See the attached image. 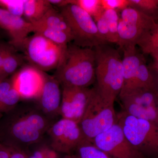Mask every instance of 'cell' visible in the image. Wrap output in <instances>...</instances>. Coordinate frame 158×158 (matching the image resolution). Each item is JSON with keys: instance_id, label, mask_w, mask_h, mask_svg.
I'll list each match as a JSON object with an SVG mask.
<instances>
[{"instance_id": "obj_1", "label": "cell", "mask_w": 158, "mask_h": 158, "mask_svg": "<svg viewBox=\"0 0 158 158\" xmlns=\"http://www.w3.org/2000/svg\"><path fill=\"white\" fill-rule=\"evenodd\" d=\"M55 122L36 103H19L0 118V142L27 151L30 146L40 142Z\"/></svg>"}, {"instance_id": "obj_2", "label": "cell", "mask_w": 158, "mask_h": 158, "mask_svg": "<svg viewBox=\"0 0 158 158\" xmlns=\"http://www.w3.org/2000/svg\"><path fill=\"white\" fill-rule=\"evenodd\" d=\"M53 76L62 87L89 88L96 80L94 49L68 45Z\"/></svg>"}, {"instance_id": "obj_3", "label": "cell", "mask_w": 158, "mask_h": 158, "mask_svg": "<svg viewBox=\"0 0 158 158\" xmlns=\"http://www.w3.org/2000/svg\"><path fill=\"white\" fill-rule=\"evenodd\" d=\"M97 90L106 101L114 103L123 88L122 59L118 51L102 45L94 48Z\"/></svg>"}, {"instance_id": "obj_4", "label": "cell", "mask_w": 158, "mask_h": 158, "mask_svg": "<svg viewBox=\"0 0 158 158\" xmlns=\"http://www.w3.org/2000/svg\"><path fill=\"white\" fill-rule=\"evenodd\" d=\"M117 123L128 140L145 158L158 156V123L137 118L123 111Z\"/></svg>"}, {"instance_id": "obj_5", "label": "cell", "mask_w": 158, "mask_h": 158, "mask_svg": "<svg viewBox=\"0 0 158 158\" xmlns=\"http://www.w3.org/2000/svg\"><path fill=\"white\" fill-rule=\"evenodd\" d=\"M116 122L114 103L104 100L95 87L79 123L85 139L92 143L96 136L109 130Z\"/></svg>"}, {"instance_id": "obj_6", "label": "cell", "mask_w": 158, "mask_h": 158, "mask_svg": "<svg viewBox=\"0 0 158 158\" xmlns=\"http://www.w3.org/2000/svg\"><path fill=\"white\" fill-rule=\"evenodd\" d=\"M67 50L35 33L26 39L20 50L23 53L29 65L45 73L57 69L64 59Z\"/></svg>"}, {"instance_id": "obj_7", "label": "cell", "mask_w": 158, "mask_h": 158, "mask_svg": "<svg viewBox=\"0 0 158 158\" xmlns=\"http://www.w3.org/2000/svg\"><path fill=\"white\" fill-rule=\"evenodd\" d=\"M60 12L70 29L74 44L82 48H95L105 45L93 18L78 6L69 4Z\"/></svg>"}, {"instance_id": "obj_8", "label": "cell", "mask_w": 158, "mask_h": 158, "mask_svg": "<svg viewBox=\"0 0 158 158\" xmlns=\"http://www.w3.org/2000/svg\"><path fill=\"white\" fill-rule=\"evenodd\" d=\"M118 96L125 113L158 123V95L156 89H133L121 91Z\"/></svg>"}, {"instance_id": "obj_9", "label": "cell", "mask_w": 158, "mask_h": 158, "mask_svg": "<svg viewBox=\"0 0 158 158\" xmlns=\"http://www.w3.org/2000/svg\"><path fill=\"white\" fill-rule=\"evenodd\" d=\"M92 143L110 158H145L130 143L117 122L96 136Z\"/></svg>"}, {"instance_id": "obj_10", "label": "cell", "mask_w": 158, "mask_h": 158, "mask_svg": "<svg viewBox=\"0 0 158 158\" xmlns=\"http://www.w3.org/2000/svg\"><path fill=\"white\" fill-rule=\"evenodd\" d=\"M47 133L50 138L51 148L56 152L69 154L86 140L79 124L62 118L55 122Z\"/></svg>"}, {"instance_id": "obj_11", "label": "cell", "mask_w": 158, "mask_h": 158, "mask_svg": "<svg viewBox=\"0 0 158 158\" xmlns=\"http://www.w3.org/2000/svg\"><path fill=\"white\" fill-rule=\"evenodd\" d=\"M45 72L32 65H23L11 78L12 87L19 94L21 99L36 100L44 86Z\"/></svg>"}, {"instance_id": "obj_12", "label": "cell", "mask_w": 158, "mask_h": 158, "mask_svg": "<svg viewBox=\"0 0 158 158\" xmlns=\"http://www.w3.org/2000/svg\"><path fill=\"white\" fill-rule=\"evenodd\" d=\"M62 88L60 116L79 124L93 94L94 88Z\"/></svg>"}, {"instance_id": "obj_13", "label": "cell", "mask_w": 158, "mask_h": 158, "mask_svg": "<svg viewBox=\"0 0 158 158\" xmlns=\"http://www.w3.org/2000/svg\"><path fill=\"white\" fill-rule=\"evenodd\" d=\"M60 84L54 76L46 73L44 86L38 98L37 106L49 118L55 120L60 116L62 92Z\"/></svg>"}, {"instance_id": "obj_14", "label": "cell", "mask_w": 158, "mask_h": 158, "mask_svg": "<svg viewBox=\"0 0 158 158\" xmlns=\"http://www.w3.org/2000/svg\"><path fill=\"white\" fill-rule=\"evenodd\" d=\"M0 28L8 32L11 39L10 44L19 50L29 34L34 33L32 23L23 18L13 15L1 8Z\"/></svg>"}, {"instance_id": "obj_15", "label": "cell", "mask_w": 158, "mask_h": 158, "mask_svg": "<svg viewBox=\"0 0 158 158\" xmlns=\"http://www.w3.org/2000/svg\"><path fill=\"white\" fill-rule=\"evenodd\" d=\"M122 50L123 52L122 65L124 83L121 92L134 88L138 68L143 60L137 52L135 45L128 46Z\"/></svg>"}, {"instance_id": "obj_16", "label": "cell", "mask_w": 158, "mask_h": 158, "mask_svg": "<svg viewBox=\"0 0 158 158\" xmlns=\"http://www.w3.org/2000/svg\"><path fill=\"white\" fill-rule=\"evenodd\" d=\"M149 34V31L127 23L120 18L117 44L121 49L128 46L139 45Z\"/></svg>"}, {"instance_id": "obj_17", "label": "cell", "mask_w": 158, "mask_h": 158, "mask_svg": "<svg viewBox=\"0 0 158 158\" xmlns=\"http://www.w3.org/2000/svg\"><path fill=\"white\" fill-rule=\"evenodd\" d=\"M25 57L19 53L17 50L11 44H6L3 58L2 66L0 74V81L6 80L9 75L15 73L23 64Z\"/></svg>"}, {"instance_id": "obj_18", "label": "cell", "mask_w": 158, "mask_h": 158, "mask_svg": "<svg viewBox=\"0 0 158 158\" xmlns=\"http://www.w3.org/2000/svg\"><path fill=\"white\" fill-rule=\"evenodd\" d=\"M120 18L124 22L148 31H152L157 27L153 19L131 7L121 11Z\"/></svg>"}, {"instance_id": "obj_19", "label": "cell", "mask_w": 158, "mask_h": 158, "mask_svg": "<svg viewBox=\"0 0 158 158\" xmlns=\"http://www.w3.org/2000/svg\"><path fill=\"white\" fill-rule=\"evenodd\" d=\"M52 7L48 0H25L23 17L31 23L37 22Z\"/></svg>"}, {"instance_id": "obj_20", "label": "cell", "mask_w": 158, "mask_h": 158, "mask_svg": "<svg viewBox=\"0 0 158 158\" xmlns=\"http://www.w3.org/2000/svg\"><path fill=\"white\" fill-rule=\"evenodd\" d=\"M32 24L34 27V33L40 34L63 49H67L68 43L73 41L72 37L63 31L38 23Z\"/></svg>"}, {"instance_id": "obj_21", "label": "cell", "mask_w": 158, "mask_h": 158, "mask_svg": "<svg viewBox=\"0 0 158 158\" xmlns=\"http://www.w3.org/2000/svg\"><path fill=\"white\" fill-rule=\"evenodd\" d=\"M38 23L59 31H63L72 37L70 29L60 11L52 6L44 15Z\"/></svg>"}, {"instance_id": "obj_22", "label": "cell", "mask_w": 158, "mask_h": 158, "mask_svg": "<svg viewBox=\"0 0 158 158\" xmlns=\"http://www.w3.org/2000/svg\"><path fill=\"white\" fill-rule=\"evenodd\" d=\"M63 158H110L103 152L94 145L92 142L85 140L73 152Z\"/></svg>"}, {"instance_id": "obj_23", "label": "cell", "mask_w": 158, "mask_h": 158, "mask_svg": "<svg viewBox=\"0 0 158 158\" xmlns=\"http://www.w3.org/2000/svg\"><path fill=\"white\" fill-rule=\"evenodd\" d=\"M70 4L78 6L90 15L94 21L101 16L104 12L102 0H70Z\"/></svg>"}, {"instance_id": "obj_24", "label": "cell", "mask_w": 158, "mask_h": 158, "mask_svg": "<svg viewBox=\"0 0 158 158\" xmlns=\"http://www.w3.org/2000/svg\"><path fill=\"white\" fill-rule=\"evenodd\" d=\"M107 22L110 34V43L117 44L118 42V26L120 16L118 11L114 10H107L104 12Z\"/></svg>"}, {"instance_id": "obj_25", "label": "cell", "mask_w": 158, "mask_h": 158, "mask_svg": "<svg viewBox=\"0 0 158 158\" xmlns=\"http://www.w3.org/2000/svg\"><path fill=\"white\" fill-rule=\"evenodd\" d=\"M20 100L19 94L12 86L0 103V118L15 107Z\"/></svg>"}, {"instance_id": "obj_26", "label": "cell", "mask_w": 158, "mask_h": 158, "mask_svg": "<svg viewBox=\"0 0 158 158\" xmlns=\"http://www.w3.org/2000/svg\"><path fill=\"white\" fill-rule=\"evenodd\" d=\"M129 7L137 9L150 17V15L154 13L158 9V1L129 0Z\"/></svg>"}, {"instance_id": "obj_27", "label": "cell", "mask_w": 158, "mask_h": 158, "mask_svg": "<svg viewBox=\"0 0 158 158\" xmlns=\"http://www.w3.org/2000/svg\"><path fill=\"white\" fill-rule=\"evenodd\" d=\"M25 0H0V8L19 17L23 16Z\"/></svg>"}, {"instance_id": "obj_28", "label": "cell", "mask_w": 158, "mask_h": 158, "mask_svg": "<svg viewBox=\"0 0 158 158\" xmlns=\"http://www.w3.org/2000/svg\"><path fill=\"white\" fill-rule=\"evenodd\" d=\"M95 22L99 34L102 41L106 44L108 43H110V31L108 28L107 22L104 13Z\"/></svg>"}, {"instance_id": "obj_29", "label": "cell", "mask_w": 158, "mask_h": 158, "mask_svg": "<svg viewBox=\"0 0 158 158\" xmlns=\"http://www.w3.org/2000/svg\"><path fill=\"white\" fill-rule=\"evenodd\" d=\"M102 5L105 11L114 10L122 11L129 6V0H102Z\"/></svg>"}, {"instance_id": "obj_30", "label": "cell", "mask_w": 158, "mask_h": 158, "mask_svg": "<svg viewBox=\"0 0 158 158\" xmlns=\"http://www.w3.org/2000/svg\"><path fill=\"white\" fill-rule=\"evenodd\" d=\"M28 158H57L56 152L52 148L43 146L29 155Z\"/></svg>"}, {"instance_id": "obj_31", "label": "cell", "mask_w": 158, "mask_h": 158, "mask_svg": "<svg viewBox=\"0 0 158 158\" xmlns=\"http://www.w3.org/2000/svg\"><path fill=\"white\" fill-rule=\"evenodd\" d=\"M12 86L11 79H6L0 81V103Z\"/></svg>"}, {"instance_id": "obj_32", "label": "cell", "mask_w": 158, "mask_h": 158, "mask_svg": "<svg viewBox=\"0 0 158 158\" xmlns=\"http://www.w3.org/2000/svg\"><path fill=\"white\" fill-rule=\"evenodd\" d=\"M11 148V154L10 158H28L29 154L23 150Z\"/></svg>"}, {"instance_id": "obj_33", "label": "cell", "mask_w": 158, "mask_h": 158, "mask_svg": "<svg viewBox=\"0 0 158 158\" xmlns=\"http://www.w3.org/2000/svg\"><path fill=\"white\" fill-rule=\"evenodd\" d=\"M11 148L0 142V158H10Z\"/></svg>"}, {"instance_id": "obj_34", "label": "cell", "mask_w": 158, "mask_h": 158, "mask_svg": "<svg viewBox=\"0 0 158 158\" xmlns=\"http://www.w3.org/2000/svg\"><path fill=\"white\" fill-rule=\"evenodd\" d=\"M52 6H56L60 9L70 4V0H48Z\"/></svg>"}, {"instance_id": "obj_35", "label": "cell", "mask_w": 158, "mask_h": 158, "mask_svg": "<svg viewBox=\"0 0 158 158\" xmlns=\"http://www.w3.org/2000/svg\"><path fill=\"white\" fill-rule=\"evenodd\" d=\"M6 46V44L0 43V74H1L3 58H4Z\"/></svg>"}, {"instance_id": "obj_36", "label": "cell", "mask_w": 158, "mask_h": 158, "mask_svg": "<svg viewBox=\"0 0 158 158\" xmlns=\"http://www.w3.org/2000/svg\"><path fill=\"white\" fill-rule=\"evenodd\" d=\"M156 90L157 92L158 95V79H156Z\"/></svg>"}, {"instance_id": "obj_37", "label": "cell", "mask_w": 158, "mask_h": 158, "mask_svg": "<svg viewBox=\"0 0 158 158\" xmlns=\"http://www.w3.org/2000/svg\"><path fill=\"white\" fill-rule=\"evenodd\" d=\"M157 62L156 64V68L158 72V60H156Z\"/></svg>"}, {"instance_id": "obj_38", "label": "cell", "mask_w": 158, "mask_h": 158, "mask_svg": "<svg viewBox=\"0 0 158 158\" xmlns=\"http://www.w3.org/2000/svg\"><path fill=\"white\" fill-rule=\"evenodd\" d=\"M156 60H158V58H156Z\"/></svg>"}]
</instances>
